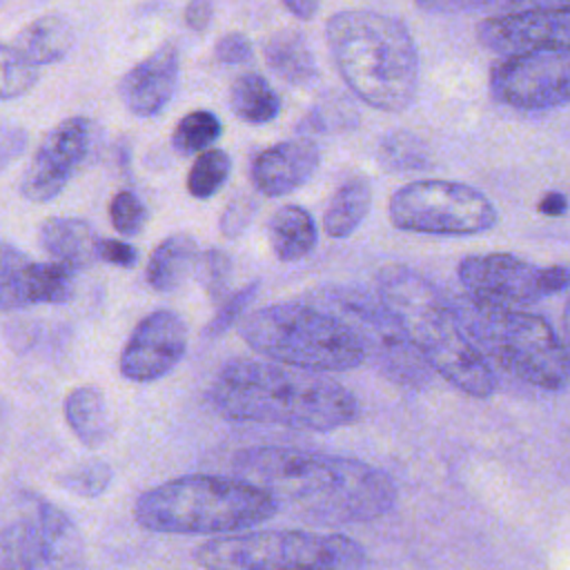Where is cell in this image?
Returning <instances> with one entry per match:
<instances>
[{
	"mask_svg": "<svg viewBox=\"0 0 570 570\" xmlns=\"http://www.w3.org/2000/svg\"><path fill=\"white\" fill-rule=\"evenodd\" d=\"M376 292L434 372L468 396L494 394L497 376L488 358L468 336L452 303L423 274L387 265L376 276Z\"/></svg>",
	"mask_w": 570,
	"mask_h": 570,
	"instance_id": "3957f363",
	"label": "cell"
},
{
	"mask_svg": "<svg viewBox=\"0 0 570 570\" xmlns=\"http://www.w3.org/2000/svg\"><path fill=\"white\" fill-rule=\"evenodd\" d=\"M537 209H539L541 214H546V216H561V214L568 209V200H566L563 194L548 191V194L539 200Z\"/></svg>",
	"mask_w": 570,
	"mask_h": 570,
	"instance_id": "7bdbcfd3",
	"label": "cell"
},
{
	"mask_svg": "<svg viewBox=\"0 0 570 570\" xmlns=\"http://www.w3.org/2000/svg\"><path fill=\"white\" fill-rule=\"evenodd\" d=\"M65 419L76 439L87 448L102 445L111 434L107 401L96 385H78L67 394Z\"/></svg>",
	"mask_w": 570,
	"mask_h": 570,
	"instance_id": "603a6c76",
	"label": "cell"
},
{
	"mask_svg": "<svg viewBox=\"0 0 570 570\" xmlns=\"http://www.w3.org/2000/svg\"><path fill=\"white\" fill-rule=\"evenodd\" d=\"M272 252L283 263H296L312 254L318 229L312 214L301 205H285L274 212L267 225Z\"/></svg>",
	"mask_w": 570,
	"mask_h": 570,
	"instance_id": "7402d4cb",
	"label": "cell"
},
{
	"mask_svg": "<svg viewBox=\"0 0 570 570\" xmlns=\"http://www.w3.org/2000/svg\"><path fill=\"white\" fill-rule=\"evenodd\" d=\"M96 127L85 116H71L47 131L20 178V194L29 203L53 200L78 171L94 145Z\"/></svg>",
	"mask_w": 570,
	"mask_h": 570,
	"instance_id": "5bb4252c",
	"label": "cell"
},
{
	"mask_svg": "<svg viewBox=\"0 0 570 570\" xmlns=\"http://www.w3.org/2000/svg\"><path fill=\"white\" fill-rule=\"evenodd\" d=\"M479 352L519 381L541 390L570 385V345L537 314L472 298L450 301Z\"/></svg>",
	"mask_w": 570,
	"mask_h": 570,
	"instance_id": "8992f818",
	"label": "cell"
},
{
	"mask_svg": "<svg viewBox=\"0 0 570 570\" xmlns=\"http://www.w3.org/2000/svg\"><path fill=\"white\" fill-rule=\"evenodd\" d=\"M196 276L207 292V296L220 303L227 296L232 281V258L220 247H209L200 254L196 265Z\"/></svg>",
	"mask_w": 570,
	"mask_h": 570,
	"instance_id": "1f68e13d",
	"label": "cell"
},
{
	"mask_svg": "<svg viewBox=\"0 0 570 570\" xmlns=\"http://www.w3.org/2000/svg\"><path fill=\"white\" fill-rule=\"evenodd\" d=\"M423 11L436 13H452V11H468L474 7H488L490 0H414Z\"/></svg>",
	"mask_w": 570,
	"mask_h": 570,
	"instance_id": "b9f144b4",
	"label": "cell"
},
{
	"mask_svg": "<svg viewBox=\"0 0 570 570\" xmlns=\"http://www.w3.org/2000/svg\"><path fill=\"white\" fill-rule=\"evenodd\" d=\"M372 207V183L367 176L356 174L336 187L332 194L325 216L323 229L332 238H347L363 223Z\"/></svg>",
	"mask_w": 570,
	"mask_h": 570,
	"instance_id": "d4e9b609",
	"label": "cell"
},
{
	"mask_svg": "<svg viewBox=\"0 0 570 570\" xmlns=\"http://www.w3.org/2000/svg\"><path fill=\"white\" fill-rule=\"evenodd\" d=\"M111 479H114V472L107 461L89 459V461H80L78 465L62 470L56 476V483L69 494H76L82 499H94V497H100L109 488Z\"/></svg>",
	"mask_w": 570,
	"mask_h": 570,
	"instance_id": "4dcf8cb0",
	"label": "cell"
},
{
	"mask_svg": "<svg viewBox=\"0 0 570 570\" xmlns=\"http://www.w3.org/2000/svg\"><path fill=\"white\" fill-rule=\"evenodd\" d=\"M243 341L269 361L312 372H347L365 363L354 332L314 303H274L240 321Z\"/></svg>",
	"mask_w": 570,
	"mask_h": 570,
	"instance_id": "52a82bcc",
	"label": "cell"
},
{
	"mask_svg": "<svg viewBox=\"0 0 570 570\" xmlns=\"http://www.w3.org/2000/svg\"><path fill=\"white\" fill-rule=\"evenodd\" d=\"M232 111L249 125L272 122L281 111V98L261 73H243L229 89Z\"/></svg>",
	"mask_w": 570,
	"mask_h": 570,
	"instance_id": "4316f807",
	"label": "cell"
},
{
	"mask_svg": "<svg viewBox=\"0 0 570 570\" xmlns=\"http://www.w3.org/2000/svg\"><path fill=\"white\" fill-rule=\"evenodd\" d=\"M76 267L49 261L31 263L11 243L2 245L0 265V303L4 312H13L36 303L62 305L76 294Z\"/></svg>",
	"mask_w": 570,
	"mask_h": 570,
	"instance_id": "e0dca14e",
	"label": "cell"
},
{
	"mask_svg": "<svg viewBox=\"0 0 570 570\" xmlns=\"http://www.w3.org/2000/svg\"><path fill=\"white\" fill-rule=\"evenodd\" d=\"M321 165V151L309 138H292L263 149L252 163V183L263 196H285L305 185Z\"/></svg>",
	"mask_w": 570,
	"mask_h": 570,
	"instance_id": "d6986e66",
	"label": "cell"
},
{
	"mask_svg": "<svg viewBox=\"0 0 570 570\" xmlns=\"http://www.w3.org/2000/svg\"><path fill=\"white\" fill-rule=\"evenodd\" d=\"M214 13V0H189L185 9V22L194 31H205Z\"/></svg>",
	"mask_w": 570,
	"mask_h": 570,
	"instance_id": "60d3db41",
	"label": "cell"
},
{
	"mask_svg": "<svg viewBox=\"0 0 570 570\" xmlns=\"http://www.w3.org/2000/svg\"><path fill=\"white\" fill-rule=\"evenodd\" d=\"M563 327H566V336H568V345H570V294H568V303H566V312H563Z\"/></svg>",
	"mask_w": 570,
	"mask_h": 570,
	"instance_id": "f6af8a7d",
	"label": "cell"
},
{
	"mask_svg": "<svg viewBox=\"0 0 570 570\" xmlns=\"http://www.w3.org/2000/svg\"><path fill=\"white\" fill-rule=\"evenodd\" d=\"M209 401L227 421L312 432L352 425L361 414L356 396L321 372L245 358L216 374Z\"/></svg>",
	"mask_w": 570,
	"mask_h": 570,
	"instance_id": "7a4b0ae2",
	"label": "cell"
},
{
	"mask_svg": "<svg viewBox=\"0 0 570 570\" xmlns=\"http://www.w3.org/2000/svg\"><path fill=\"white\" fill-rule=\"evenodd\" d=\"M82 563V537L67 512L24 490L4 501L0 528L2 570H69Z\"/></svg>",
	"mask_w": 570,
	"mask_h": 570,
	"instance_id": "30bf717a",
	"label": "cell"
},
{
	"mask_svg": "<svg viewBox=\"0 0 570 570\" xmlns=\"http://www.w3.org/2000/svg\"><path fill=\"white\" fill-rule=\"evenodd\" d=\"M278 512L274 499L247 479L187 474L138 494V525L163 534H227L265 523Z\"/></svg>",
	"mask_w": 570,
	"mask_h": 570,
	"instance_id": "5b68a950",
	"label": "cell"
},
{
	"mask_svg": "<svg viewBox=\"0 0 570 570\" xmlns=\"http://www.w3.org/2000/svg\"><path fill=\"white\" fill-rule=\"evenodd\" d=\"M100 261L118 267H134L138 263V252L134 245L116 238H100Z\"/></svg>",
	"mask_w": 570,
	"mask_h": 570,
	"instance_id": "74e56055",
	"label": "cell"
},
{
	"mask_svg": "<svg viewBox=\"0 0 570 570\" xmlns=\"http://www.w3.org/2000/svg\"><path fill=\"white\" fill-rule=\"evenodd\" d=\"M309 303L338 316L358 338L365 363L396 385L421 390L430 383V363L419 354L385 301L363 287L325 285L309 292Z\"/></svg>",
	"mask_w": 570,
	"mask_h": 570,
	"instance_id": "9c48e42d",
	"label": "cell"
},
{
	"mask_svg": "<svg viewBox=\"0 0 570 570\" xmlns=\"http://www.w3.org/2000/svg\"><path fill=\"white\" fill-rule=\"evenodd\" d=\"M214 56L223 65H243V62H247L252 58V42H249L247 36H243L238 31L225 33L216 42Z\"/></svg>",
	"mask_w": 570,
	"mask_h": 570,
	"instance_id": "8d00e7d4",
	"label": "cell"
},
{
	"mask_svg": "<svg viewBox=\"0 0 570 570\" xmlns=\"http://www.w3.org/2000/svg\"><path fill=\"white\" fill-rule=\"evenodd\" d=\"M258 205L252 196L247 194H238L236 198H232L223 214H220V232L225 238H236L245 232V227L252 223L254 214H256Z\"/></svg>",
	"mask_w": 570,
	"mask_h": 570,
	"instance_id": "d590c367",
	"label": "cell"
},
{
	"mask_svg": "<svg viewBox=\"0 0 570 570\" xmlns=\"http://www.w3.org/2000/svg\"><path fill=\"white\" fill-rule=\"evenodd\" d=\"M109 220L118 234L136 236L147 223V207L134 191L122 189L109 203Z\"/></svg>",
	"mask_w": 570,
	"mask_h": 570,
	"instance_id": "e575fe53",
	"label": "cell"
},
{
	"mask_svg": "<svg viewBox=\"0 0 570 570\" xmlns=\"http://www.w3.org/2000/svg\"><path fill=\"white\" fill-rule=\"evenodd\" d=\"M42 249L76 269L89 267L100 258V236L78 216H51L38 229Z\"/></svg>",
	"mask_w": 570,
	"mask_h": 570,
	"instance_id": "ffe728a7",
	"label": "cell"
},
{
	"mask_svg": "<svg viewBox=\"0 0 570 570\" xmlns=\"http://www.w3.org/2000/svg\"><path fill=\"white\" fill-rule=\"evenodd\" d=\"M38 82V65L20 56L9 42L2 45V98L11 100L27 94Z\"/></svg>",
	"mask_w": 570,
	"mask_h": 570,
	"instance_id": "d6a6232c",
	"label": "cell"
},
{
	"mask_svg": "<svg viewBox=\"0 0 570 570\" xmlns=\"http://www.w3.org/2000/svg\"><path fill=\"white\" fill-rule=\"evenodd\" d=\"M258 285H261L258 281H252V283H247L245 287L236 289L234 294H227V296L220 301L216 314H214V316L209 318V323L205 325L203 334H205L207 338H216V336L225 334L232 325H236V323L243 318V314H245V309L249 307V303L256 298Z\"/></svg>",
	"mask_w": 570,
	"mask_h": 570,
	"instance_id": "836d02e7",
	"label": "cell"
},
{
	"mask_svg": "<svg viewBox=\"0 0 570 570\" xmlns=\"http://www.w3.org/2000/svg\"><path fill=\"white\" fill-rule=\"evenodd\" d=\"M220 120L207 109L189 111L178 120L171 134V145L183 156H194L209 149L220 138Z\"/></svg>",
	"mask_w": 570,
	"mask_h": 570,
	"instance_id": "83f0119b",
	"label": "cell"
},
{
	"mask_svg": "<svg viewBox=\"0 0 570 570\" xmlns=\"http://www.w3.org/2000/svg\"><path fill=\"white\" fill-rule=\"evenodd\" d=\"M325 38L338 73L363 102L381 111L414 102L419 51L401 20L367 9L338 11L327 20Z\"/></svg>",
	"mask_w": 570,
	"mask_h": 570,
	"instance_id": "277c9868",
	"label": "cell"
},
{
	"mask_svg": "<svg viewBox=\"0 0 570 570\" xmlns=\"http://www.w3.org/2000/svg\"><path fill=\"white\" fill-rule=\"evenodd\" d=\"M379 163L387 171H419L430 165V156L419 136L392 131L379 145Z\"/></svg>",
	"mask_w": 570,
	"mask_h": 570,
	"instance_id": "f1b7e54d",
	"label": "cell"
},
{
	"mask_svg": "<svg viewBox=\"0 0 570 570\" xmlns=\"http://www.w3.org/2000/svg\"><path fill=\"white\" fill-rule=\"evenodd\" d=\"M200 252L194 236L176 232L163 238L149 256L145 278L154 292H174L178 289L191 272H196Z\"/></svg>",
	"mask_w": 570,
	"mask_h": 570,
	"instance_id": "44dd1931",
	"label": "cell"
},
{
	"mask_svg": "<svg viewBox=\"0 0 570 570\" xmlns=\"http://www.w3.org/2000/svg\"><path fill=\"white\" fill-rule=\"evenodd\" d=\"M229 171L232 158L227 151L205 149L198 154L187 174V191L198 200H207L225 185Z\"/></svg>",
	"mask_w": 570,
	"mask_h": 570,
	"instance_id": "f546056e",
	"label": "cell"
},
{
	"mask_svg": "<svg viewBox=\"0 0 570 570\" xmlns=\"http://www.w3.org/2000/svg\"><path fill=\"white\" fill-rule=\"evenodd\" d=\"M27 131L18 125H4L2 129V165L7 167L16 156L24 151Z\"/></svg>",
	"mask_w": 570,
	"mask_h": 570,
	"instance_id": "ab89813d",
	"label": "cell"
},
{
	"mask_svg": "<svg viewBox=\"0 0 570 570\" xmlns=\"http://www.w3.org/2000/svg\"><path fill=\"white\" fill-rule=\"evenodd\" d=\"M497 11H532V9H570V0H490Z\"/></svg>",
	"mask_w": 570,
	"mask_h": 570,
	"instance_id": "f35d334b",
	"label": "cell"
},
{
	"mask_svg": "<svg viewBox=\"0 0 570 570\" xmlns=\"http://www.w3.org/2000/svg\"><path fill=\"white\" fill-rule=\"evenodd\" d=\"M456 272L465 294L503 307H525L570 287L568 267H543L505 252L465 256Z\"/></svg>",
	"mask_w": 570,
	"mask_h": 570,
	"instance_id": "7c38bea8",
	"label": "cell"
},
{
	"mask_svg": "<svg viewBox=\"0 0 570 570\" xmlns=\"http://www.w3.org/2000/svg\"><path fill=\"white\" fill-rule=\"evenodd\" d=\"M178 69V49L171 42L160 45L120 78L118 94L122 105L140 118L160 114L176 91Z\"/></svg>",
	"mask_w": 570,
	"mask_h": 570,
	"instance_id": "ac0fdd59",
	"label": "cell"
},
{
	"mask_svg": "<svg viewBox=\"0 0 570 570\" xmlns=\"http://www.w3.org/2000/svg\"><path fill=\"white\" fill-rule=\"evenodd\" d=\"M194 561L216 570L272 568H363L370 563L361 543L343 534L307 530H261L209 539L196 548Z\"/></svg>",
	"mask_w": 570,
	"mask_h": 570,
	"instance_id": "ba28073f",
	"label": "cell"
},
{
	"mask_svg": "<svg viewBox=\"0 0 570 570\" xmlns=\"http://www.w3.org/2000/svg\"><path fill=\"white\" fill-rule=\"evenodd\" d=\"M394 227L432 236H474L499 223L492 200L465 183L414 180L390 198Z\"/></svg>",
	"mask_w": 570,
	"mask_h": 570,
	"instance_id": "8fae6325",
	"label": "cell"
},
{
	"mask_svg": "<svg viewBox=\"0 0 570 570\" xmlns=\"http://www.w3.org/2000/svg\"><path fill=\"white\" fill-rule=\"evenodd\" d=\"M497 102L519 111L570 105V49H539L503 56L490 71Z\"/></svg>",
	"mask_w": 570,
	"mask_h": 570,
	"instance_id": "4fadbf2b",
	"label": "cell"
},
{
	"mask_svg": "<svg viewBox=\"0 0 570 570\" xmlns=\"http://www.w3.org/2000/svg\"><path fill=\"white\" fill-rule=\"evenodd\" d=\"M232 468L263 488L278 510L312 525L374 521L399 497L390 474L352 456L258 445L238 450Z\"/></svg>",
	"mask_w": 570,
	"mask_h": 570,
	"instance_id": "6da1fadb",
	"label": "cell"
},
{
	"mask_svg": "<svg viewBox=\"0 0 570 570\" xmlns=\"http://www.w3.org/2000/svg\"><path fill=\"white\" fill-rule=\"evenodd\" d=\"M479 42L501 56L570 49V9L499 11L476 27Z\"/></svg>",
	"mask_w": 570,
	"mask_h": 570,
	"instance_id": "2e32d148",
	"label": "cell"
},
{
	"mask_svg": "<svg viewBox=\"0 0 570 570\" xmlns=\"http://www.w3.org/2000/svg\"><path fill=\"white\" fill-rule=\"evenodd\" d=\"M187 325L171 309H156L134 327L120 352V374L134 383H151L169 374L185 356Z\"/></svg>",
	"mask_w": 570,
	"mask_h": 570,
	"instance_id": "9a60e30c",
	"label": "cell"
},
{
	"mask_svg": "<svg viewBox=\"0 0 570 570\" xmlns=\"http://www.w3.org/2000/svg\"><path fill=\"white\" fill-rule=\"evenodd\" d=\"M269 69L292 87H307L316 80V60L307 40L298 31H278L265 45Z\"/></svg>",
	"mask_w": 570,
	"mask_h": 570,
	"instance_id": "484cf974",
	"label": "cell"
},
{
	"mask_svg": "<svg viewBox=\"0 0 570 570\" xmlns=\"http://www.w3.org/2000/svg\"><path fill=\"white\" fill-rule=\"evenodd\" d=\"M285 4V9L296 16L298 20H309L314 18L316 9H318V0H281Z\"/></svg>",
	"mask_w": 570,
	"mask_h": 570,
	"instance_id": "ee69618b",
	"label": "cell"
},
{
	"mask_svg": "<svg viewBox=\"0 0 570 570\" xmlns=\"http://www.w3.org/2000/svg\"><path fill=\"white\" fill-rule=\"evenodd\" d=\"M73 42V31L71 24L60 18V16H42L29 22L20 33L9 40V45L31 60L33 65H49L58 62L60 58L67 56Z\"/></svg>",
	"mask_w": 570,
	"mask_h": 570,
	"instance_id": "cb8c5ba5",
	"label": "cell"
}]
</instances>
